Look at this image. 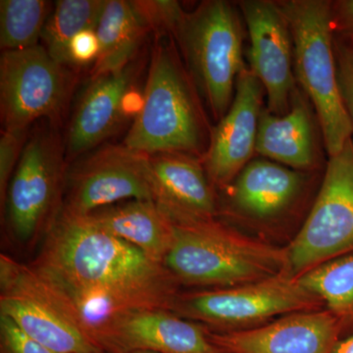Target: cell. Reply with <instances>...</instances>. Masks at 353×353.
Instances as JSON below:
<instances>
[{"mask_svg": "<svg viewBox=\"0 0 353 353\" xmlns=\"http://www.w3.org/2000/svg\"><path fill=\"white\" fill-rule=\"evenodd\" d=\"M99 53V41L95 30H85L74 38L70 44L72 65L95 62Z\"/></svg>", "mask_w": 353, "mask_h": 353, "instance_id": "f1b7e54d", "label": "cell"}, {"mask_svg": "<svg viewBox=\"0 0 353 353\" xmlns=\"http://www.w3.org/2000/svg\"><path fill=\"white\" fill-rule=\"evenodd\" d=\"M170 222L164 265L178 283L232 288L290 274L288 248L252 240L214 218Z\"/></svg>", "mask_w": 353, "mask_h": 353, "instance_id": "3957f363", "label": "cell"}, {"mask_svg": "<svg viewBox=\"0 0 353 353\" xmlns=\"http://www.w3.org/2000/svg\"><path fill=\"white\" fill-rule=\"evenodd\" d=\"M153 201L171 221L213 219L217 204L201 158L183 152L150 155Z\"/></svg>", "mask_w": 353, "mask_h": 353, "instance_id": "2e32d148", "label": "cell"}, {"mask_svg": "<svg viewBox=\"0 0 353 353\" xmlns=\"http://www.w3.org/2000/svg\"><path fill=\"white\" fill-rule=\"evenodd\" d=\"M263 90L250 69L241 72L231 108L212 127L208 150L201 157L212 185L229 187L252 161L263 109Z\"/></svg>", "mask_w": 353, "mask_h": 353, "instance_id": "4fadbf2b", "label": "cell"}, {"mask_svg": "<svg viewBox=\"0 0 353 353\" xmlns=\"http://www.w3.org/2000/svg\"><path fill=\"white\" fill-rule=\"evenodd\" d=\"M243 36L240 14L234 4L224 0H208L192 12H185L172 34L217 123L231 108L236 80L246 69Z\"/></svg>", "mask_w": 353, "mask_h": 353, "instance_id": "5b68a950", "label": "cell"}, {"mask_svg": "<svg viewBox=\"0 0 353 353\" xmlns=\"http://www.w3.org/2000/svg\"><path fill=\"white\" fill-rule=\"evenodd\" d=\"M29 266L97 347L118 316L138 309L172 311L176 299L178 282L164 264L62 206Z\"/></svg>", "mask_w": 353, "mask_h": 353, "instance_id": "6da1fadb", "label": "cell"}, {"mask_svg": "<svg viewBox=\"0 0 353 353\" xmlns=\"http://www.w3.org/2000/svg\"><path fill=\"white\" fill-rule=\"evenodd\" d=\"M320 303L296 277L285 273L250 284L176 296L172 311L219 328L213 331H232L274 316L318 310Z\"/></svg>", "mask_w": 353, "mask_h": 353, "instance_id": "52a82bcc", "label": "cell"}, {"mask_svg": "<svg viewBox=\"0 0 353 353\" xmlns=\"http://www.w3.org/2000/svg\"><path fill=\"white\" fill-rule=\"evenodd\" d=\"M67 66L58 63L43 46L2 51L0 110L6 131H27L34 121L60 119L73 88Z\"/></svg>", "mask_w": 353, "mask_h": 353, "instance_id": "9c48e42d", "label": "cell"}, {"mask_svg": "<svg viewBox=\"0 0 353 353\" xmlns=\"http://www.w3.org/2000/svg\"><path fill=\"white\" fill-rule=\"evenodd\" d=\"M341 319L331 311H303L256 328L205 331L211 343L228 353H334Z\"/></svg>", "mask_w": 353, "mask_h": 353, "instance_id": "5bb4252c", "label": "cell"}, {"mask_svg": "<svg viewBox=\"0 0 353 353\" xmlns=\"http://www.w3.org/2000/svg\"><path fill=\"white\" fill-rule=\"evenodd\" d=\"M136 2L152 28V31L157 32L158 36L172 37L185 12L180 2L172 0H139Z\"/></svg>", "mask_w": 353, "mask_h": 353, "instance_id": "d4e9b609", "label": "cell"}, {"mask_svg": "<svg viewBox=\"0 0 353 353\" xmlns=\"http://www.w3.org/2000/svg\"><path fill=\"white\" fill-rule=\"evenodd\" d=\"M334 48L341 94L353 127V41L334 37Z\"/></svg>", "mask_w": 353, "mask_h": 353, "instance_id": "4316f807", "label": "cell"}, {"mask_svg": "<svg viewBox=\"0 0 353 353\" xmlns=\"http://www.w3.org/2000/svg\"><path fill=\"white\" fill-rule=\"evenodd\" d=\"M353 253V138L330 157L314 204L288 248L290 275Z\"/></svg>", "mask_w": 353, "mask_h": 353, "instance_id": "8992f818", "label": "cell"}, {"mask_svg": "<svg viewBox=\"0 0 353 353\" xmlns=\"http://www.w3.org/2000/svg\"><path fill=\"white\" fill-rule=\"evenodd\" d=\"M50 8V2L46 0H1V50H22L39 46Z\"/></svg>", "mask_w": 353, "mask_h": 353, "instance_id": "cb8c5ba5", "label": "cell"}, {"mask_svg": "<svg viewBox=\"0 0 353 353\" xmlns=\"http://www.w3.org/2000/svg\"><path fill=\"white\" fill-rule=\"evenodd\" d=\"M105 0H60L44 26L43 48L55 61L71 66L70 44L85 30H95Z\"/></svg>", "mask_w": 353, "mask_h": 353, "instance_id": "7402d4cb", "label": "cell"}, {"mask_svg": "<svg viewBox=\"0 0 353 353\" xmlns=\"http://www.w3.org/2000/svg\"><path fill=\"white\" fill-rule=\"evenodd\" d=\"M238 3L250 36V71L263 85L267 109L275 115H285L297 88L289 25L277 1L243 0Z\"/></svg>", "mask_w": 353, "mask_h": 353, "instance_id": "7c38bea8", "label": "cell"}, {"mask_svg": "<svg viewBox=\"0 0 353 353\" xmlns=\"http://www.w3.org/2000/svg\"><path fill=\"white\" fill-rule=\"evenodd\" d=\"M294 43V76L312 102L329 157L338 154L353 127L341 94L329 0L277 1Z\"/></svg>", "mask_w": 353, "mask_h": 353, "instance_id": "277c9868", "label": "cell"}, {"mask_svg": "<svg viewBox=\"0 0 353 353\" xmlns=\"http://www.w3.org/2000/svg\"><path fill=\"white\" fill-rule=\"evenodd\" d=\"M64 146L57 134L39 132L26 143L6 197L11 234L32 243L46 233L61 208L67 167Z\"/></svg>", "mask_w": 353, "mask_h": 353, "instance_id": "ba28073f", "label": "cell"}, {"mask_svg": "<svg viewBox=\"0 0 353 353\" xmlns=\"http://www.w3.org/2000/svg\"><path fill=\"white\" fill-rule=\"evenodd\" d=\"M26 131H2L0 137V199L6 202L7 190L22 155Z\"/></svg>", "mask_w": 353, "mask_h": 353, "instance_id": "484cf974", "label": "cell"}, {"mask_svg": "<svg viewBox=\"0 0 353 353\" xmlns=\"http://www.w3.org/2000/svg\"><path fill=\"white\" fill-rule=\"evenodd\" d=\"M201 97L173 38L170 43L158 39L143 101L124 145L148 155L183 152L201 158L212 127Z\"/></svg>", "mask_w": 353, "mask_h": 353, "instance_id": "7a4b0ae2", "label": "cell"}, {"mask_svg": "<svg viewBox=\"0 0 353 353\" xmlns=\"http://www.w3.org/2000/svg\"><path fill=\"white\" fill-rule=\"evenodd\" d=\"M347 38H350V39H352V41H353V36L347 37Z\"/></svg>", "mask_w": 353, "mask_h": 353, "instance_id": "d6a6232c", "label": "cell"}, {"mask_svg": "<svg viewBox=\"0 0 353 353\" xmlns=\"http://www.w3.org/2000/svg\"><path fill=\"white\" fill-rule=\"evenodd\" d=\"M87 216L97 227L164 264L173 227L154 201L132 199L97 209Z\"/></svg>", "mask_w": 353, "mask_h": 353, "instance_id": "ffe728a7", "label": "cell"}, {"mask_svg": "<svg viewBox=\"0 0 353 353\" xmlns=\"http://www.w3.org/2000/svg\"><path fill=\"white\" fill-rule=\"evenodd\" d=\"M62 208L79 215L139 199L153 201L150 155L129 146H101L67 169Z\"/></svg>", "mask_w": 353, "mask_h": 353, "instance_id": "30bf717a", "label": "cell"}, {"mask_svg": "<svg viewBox=\"0 0 353 353\" xmlns=\"http://www.w3.org/2000/svg\"><path fill=\"white\" fill-rule=\"evenodd\" d=\"M228 353V352H227Z\"/></svg>", "mask_w": 353, "mask_h": 353, "instance_id": "836d02e7", "label": "cell"}, {"mask_svg": "<svg viewBox=\"0 0 353 353\" xmlns=\"http://www.w3.org/2000/svg\"><path fill=\"white\" fill-rule=\"evenodd\" d=\"M99 53L90 72V80L122 71L152 31L136 1L106 0L97 24Z\"/></svg>", "mask_w": 353, "mask_h": 353, "instance_id": "44dd1931", "label": "cell"}, {"mask_svg": "<svg viewBox=\"0 0 353 353\" xmlns=\"http://www.w3.org/2000/svg\"><path fill=\"white\" fill-rule=\"evenodd\" d=\"M1 353H54L28 336L6 315L0 314Z\"/></svg>", "mask_w": 353, "mask_h": 353, "instance_id": "83f0119b", "label": "cell"}, {"mask_svg": "<svg viewBox=\"0 0 353 353\" xmlns=\"http://www.w3.org/2000/svg\"><path fill=\"white\" fill-rule=\"evenodd\" d=\"M0 314L54 353H105L77 326L29 265L0 257Z\"/></svg>", "mask_w": 353, "mask_h": 353, "instance_id": "8fae6325", "label": "cell"}, {"mask_svg": "<svg viewBox=\"0 0 353 353\" xmlns=\"http://www.w3.org/2000/svg\"><path fill=\"white\" fill-rule=\"evenodd\" d=\"M309 101L303 90L297 87L289 112L285 115H275L263 108L255 152L294 170H312L317 162V145Z\"/></svg>", "mask_w": 353, "mask_h": 353, "instance_id": "ac0fdd59", "label": "cell"}, {"mask_svg": "<svg viewBox=\"0 0 353 353\" xmlns=\"http://www.w3.org/2000/svg\"><path fill=\"white\" fill-rule=\"evenodd\" d=\"M305 174L268 159L252 160L230 187L238 212L266 220L285 212L303 189Z\"/></svg>", "mask_w": 353, "mask_h": 353, "instance_id": "d6986e66", "label": "cell"}, {"mask_svg": "<svg viewBox=\"0 0 353 353\" xmlns=\"http://www.w3.org/2000/svg\"><path fill=\"white\" fill-rule=\"evenodd\" d=\"M97 345L105 353H227L211 343L205 329L163 308L118 316Z\"/></svg>", "mask_w": 353, "mask_h": 353, "instance_id": "9a60e30c", "label": "cell"}, {"mask_svg": "<svg viewBox=\"0 0 353 353\" xmlns=\"http://www.w3.org/2000/svg\"><path fill=\"white\" fill-rule=\"evenodd\" d=\"M134 67L92 81L70 123L65 152L70 159L94 150L114 134L124 117Z\"/></svg>", "mask_w": 353, "mask_h": 353, "instance_id": "e0dca14e", "label": "cell"}, {"mask_svg": "<svg viewBox=\"0 0 353 353\" xmlns=\"http://www.w3.org/2000/svg\"><path fill=\"white\" fill-rule=\"evenodd\" d=\"M331 21L334 34L353 36V0L331 1Z\"/></svg>", "mask_w": 353, "mask_h": 353, "instance_id": "f546056e", "label": "cell"}, {"mask_svg": "<svg viewBox=\"0 0 353 353\" xmlns=\"http://www.w3.org/2000/svg\"><path fill=\"white\" fill-rule=\"evenodd\" d=\"M132 353H155V352H132Z\"/></svg>", "mask_w": 353, "mask_h": 353, "instance_id": "1f68e13d", "label": "cell"}, {"mask_svg": "<svg viewBox=\"0 0 353 353\" xmlns=\"http://www.w3.org/2000/svg\"><path fill=\"white\" fill-rule=\"evenodd\" d=\"M334 353H353V334L345 340L339 341Z\"/></svg>", "mask_w": 353, "mask_h": 353, "instance_id": "4dcf8cb0", "label": "cell"}, {"mask_svg": "<svg viewBox=\"0 0 353 353\" xmlns=\"http://www.w3.org/2000/svg\"><path fill=\"white\" fill-rule=\"evenodd\" d=\"M296 279L338 317L353 314V253L318 265Z\"/></svg>", "mask_w": 353, "mask_h": 353, "instance_id": "603a6c76", "label": "cell"}]
</instances>
